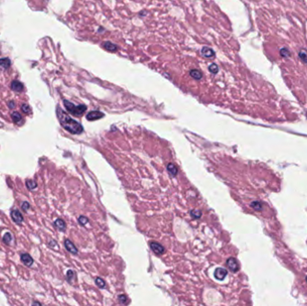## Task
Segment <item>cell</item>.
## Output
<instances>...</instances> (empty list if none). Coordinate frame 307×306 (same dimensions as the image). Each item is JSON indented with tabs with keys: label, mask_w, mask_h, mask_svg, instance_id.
Instances as JSON below:
<instances>
[{
	"label": "cell",
	"mask_w": 307,
	"mask_h": 306,
	"mask_svg": "<svg viewBox=\"0 0 307 306\" xmlns=\"http://www.w3.org/2000/svg\"><path fill=\"white\" fill-rule=\"evenodd\" d=\"M73 275H74V273L71 271V270H69L68 272H67V278H68V279H70V278H72V277H73Z\"/></svg>",
	"instance_id": "cell-27"
},
{
	"label": "cell",
	"mask_w": 307,
	"mask_h": 306,
	"mask_svg": "<svg viewBox=\"0 0 307 306\" xmlns=\"http://www.w3.org/2000/svg\"><path fill=\"white\" fill-rule=\"evenodd\" d=\"M32 305H40V303H37V302H36V303L34 302V303H32Z\"/></svg>",
	"instance_id": "cell-28"
},
{
	"label": "cell",
	"mask_w": 307,
	"mask_h": 306,
	"mask_svg": "<svg viewBox=\"0 0 307 306\" xmlns=\"http://www.w3.org/2000/svg\"><path fill=\"white\" fill-rule=\"evenodd\" d=\"M104 116L103 113H102L101 111L98 110H94V111H91L86 115V119L88 120H96L99 119H102Z\"/></svg>",
	"instance_id": "cell-4"
},
{
	"label": "cell",
	"mask_w": 307,
	"mask_h": 306,
	"mask_svg": "<svg viewBox=\"0 0 307 306\" xmlns=\"http://www.w3.org/2000/svg\"><path fill=\"white\" fill-rule=\"evenodd\" d=\"M298 57L302 60V62L307 63V49H301L298 53Z\"/></svg>",
	"instance_id": "cell-13"
},
{
	"label": "cell",
	"mask_w": 307,
	"mask_h": 306,
	"mask_svg": "<svg viewBox=\"0 0 307 306\" xmlns=\"http://www.w3.org/2000/svg\"><path fill=\"white\" fill-rule=\"evenodd\" d=\"M11 216L13 218V220L16 223V224H21L23 220L22 215L20 213L19 210H13L11 212Z\"/></svg>",
	"instance_id": "cell-7"
},
{
	"label": "cell",
	"mask_w": 307,
	"mask_h": 306,
	"mask_svg": "<svg viewBox=\"0 0 307 306\" xmlns=\"http://www.w3.org/2000/svg\"><path fill=\"white\" fill-rule=\"evenodd\" d=\"M190 75H191V77H193L196 80H199L202 78V74L200 73V71L196 70V69H193L190 71Z\"/></svg>",
	"instance_id": "cell-14"
},
{
	"label": "cell",
	"mask_w": 307,
	"mask_h": 306,
	"mask_svg": "<svg viewBox=\"0 0 307 306\" xmlns=\"http://www.w3.org/2000/svg\"><path fill=\"white\" fill-rule=\"evenodd\" d=\"M190 215H191L193 217H195V218H197V217H200V216H201V214H200V212H199V211H195V210L191 211Z\"/></svg>",
	"instance_id": "cell-22"
},
{
	"label": "cell",
	"mask_w": 307,
	"mask_h": 306,
	"mask_svg": "<svg viewBox=\"0 0 307 306\" xmlns=\"http://www.w3.org/2000/svg\"><path fill=\"white\" fill-rule=\"evenodd\" d=\"M12 119H13V122L19 123V122L21 121V119H22V116H21V114H20L19 112L15 111V112L12 113Z\"/></svg>",
	"instance_id": "cell-16"
},
{
	"label": "cell",
	"mask_w": 307,
	"mask_h": 306,
	"mask_svg": "<svg viewBox=\"0 0 307 306\" xmlns=\"http://www.w3.org/2000/svg\"><path fill=\"white\" fill-rule=\"evenodd\" d=\"M3 241H4V243L10 244V243H11V241H12V235H11V234H10V233H6V234L4 235V237H3Z\"/></svg>",
	"instance_id": "cell-19"
},
{
	"label": "cell",
	"mask_w": 307,
	"mask_h": 306,
	"mask_svg": "<svg viewBox=\"0 0 307 306\" xmlns=\"http://www.w3.org/2000/svg\"><path fill=\"white\" fill-rule=\"evenodd\" d=\"M88 222V219L86 218V217H84V216H80L79 217V223L81 224V225H85L86 223Z\"/></svg>",
	"instance_id": "cell-24"
},
{
	"label": "cell",
	"mask_w": 307,
	"mask_h": 306,
	"mask_svg": "<svg viewBox=\"0 0 307 306\" xmlns=\"http://www.w3.org/2000/svg\"><path fill=\"white\" fill-rule=\"evenodd\" d=\"M102 47L106 49V50H109V51H116L118 49V47L113 44V43H111L109 41H105L102 43Z\"/></svg>",
	"instance_id": "cell-10"
},
{
	"label": "cell",
	"mask_w": 307,
	"mask_h": 306,
	"mask_svg": "<svg viewBox=\"0 0 307 306\" xmlns=\"http://www.w3.org/2000/svg\"><path fill=\"white\" fill-rule=\"evenodd\" d=\"M119 298H120V303H125V301H126V296H119Z\"/></svg>",
	"instance_id": "cell-26"
},
{
	"label": "cell",
	"mask_w": 307,
	"mask_h": 306,
	"mask_svg": "<svg viewBox=\"0 0 307 306\" xmlns=\"http://www.w3.org/2000/svg\"><path fill=\"white\" fill-rule=\"evenodd\" d=\"M65 247H66V249L69 252H71V253H73V254H76V253H77V250H76V248H75V246L69 240H66V241H65Z\"/></svg>",
	"instance_id": "cell-9"
},
{
	"label": "cell",
	"mask_w": 307,
	"mask_h": 306,
	"mask_svg": "<svg viewBox=\"0 0 307 306\" xmlns=\"http://www.w3.org/2000/svg\"><path fill=\"white\" fill-rule=\"evenodd\" d=\"M208 70L211 72V73H213V74H217V72H218V66L216 65V64H211L209 66H208Z\"/></svg>",
	"instance_id": "cell-20"
},
{
	"label": "cell",
	"mask_w": 307,
	"mask_h": 306,
	"mask_svg": "<svg viewBox=\"0 0 307 306\" xmlns=\"http://www.w3.org/2000/svg\"><path fill=\"white\" fill-rule=\"evenodd\" d=\"M150 248L157 255H161V254H163L164 252V248L161 244L156 243H150Z\"/></svg>",
	"instance_id": "cell-5"
},
{
	"label": "cell",
	"mask_w": 307,
	"mask_h": 306,
	"mask_svg": "<svg viewBox=\"0 0 307 306\" xmlns=\"http://www.w3.org/2000/svg\"><path fill=\"white\" fill-rule=\"evenodd\" d=\"M280 55L283 57H289L291 56V53H290V51L287 48H283V49H280Z\"/></svg>",
	"instance_id": "cell-18"
},
{
	"label": "cell",
	"mask_w": 307,
	"mask_h": 306,
	"mask_svg": "<svg viewBox=\"0 0 307 306\" xmlns=\"http://www.w3.org/2000/svg\"><path fill=\"white\" fill-rule=\"evenodd\" d=\"M55 225L57 226V228L60 231H65L66 230V224L63 220L61 219H57L55 221Z\"/></svg>",
	"instance_id": "cell-12"
},
{
	"label": "cell",
	"mask_w": 307,
	"mask_h": 306,
	"mask_svg": "<svg viewBox=\"0 0 307 306\" xmlns=\"http://www.w3.org/2000/svg\"><path fill=\"white\" fill-rule=\"evenodd\" d=\"M21 260H22V261L24 263V265H26V266H31L32 263H33L32 258H31L29 254H27V253H23V254L21 255Z\"/></svg>",
	"instance_id": "cell-8"
},
{
	"label": "cell",
	"mask_w": 307,
	"mask_h": 306,
	"mask_svg": "<svg viewBox=\"0 0 307 306\" xmlns=\"http://www.w3.org/2000/svg\"><path fill=\"white\" fill-rule=\"evenodd\" d=\"M22 111H23L24 113H28V112L30 111V108H29L28 105H26V104H23V105H22Z\"/></svg>",
	"instance_id": "cell-25"
},
{
	"label": "cell",
	"mask_w": 307,
	"mask_h": 306,
	"mask_svg": "<svg viewBox=\"0 0 307 306\" xmlns=\"http://www.w3.org/2000/svg\"><path fill=\"white\" fill-rule=\"evenodd\" d=\"M167 169H168V172H170L171 175L175 176V175L177 174V168H176V166H175L174 164L169 163V164L167 165Z\"/></svg>",
	"instance_id": "cell-15"
},
{
	"label": "cell",
	"mask_w": 307,
	"mask_h": 306,
	"mask_svg": "<svg viewBox=\"0 0 307 306\" xmlns=\"http://www.w3.org/2000/svg\"><path fill=\"white\" fill-rule=\"evenodd\" d=\"M26 186H27V188L29 190H33V189H35L37 187V183L33 180H28L26 181Z\"/></svg>",
	"instance_id": "cell-17"
},
{
	"label": "cell",
	"mask_w": 307,
	"mask_h": 306,
	"mask_svg": "<svg viewBox=\"0 0 307 306\" xmlns=\"http://www.w3.org/2000/svg\"><path fill=\"white\" fill-rule=\"evenodd\" d=\"M29 207H30V204H29L28 202L24 201V202L22 203V210H23V211H27V210L29 209Z\"/></svg>",
	"instance_id": "cell-23"
},
{
	"label": "cell",
	"mask_w": 307,
	"mask_h": 306,
	"mask_svg": "<svg viewBox=\"0 0 307 306\" xmlns=\"http://www.w3.org/2000/svg\"><path fill=\"white\" fill-rule=\"evenodd\" d=\"M64 105H65L66 109L69 112H71L72 114H74L75 116H80V115H82L86 110V106L85 105H77V106H75L72 102H70L68 101H66V100L64 101Z\"/></svg>",
	"instance_id": "cell-2"
},
{
	"label": "cell",
	"mask_w": 307,
	"mask_h": 306,
	"mask_svg": "<svg viewBox=\"0 0 307 306\" xmlns=\"http://www.w3.org/2000/svg\"><path fill=\"white\" fill-rule=\"evenodd\" d=\"M215 278L218 280H224L225 278L226 277L227 275V270H226L225 269H222V268H219V269H217L215 273Z\"/></svg>",
	"instance_id": "cell-6"
},
{
	"label": "cell",
	"mask_w": 307,
	"mask_h": 306,
	"mask_svg": "<svg viewBox=\"0 0 307 306\" xmlns=\"http://www.w3.org/2000/svg\"><path fill=\"white\" fill-rule=\"evenodd\" d=\"M201 51H202V54L206 57H213L215 56V52L213 51V49H211L208 47H204Z\"/></svg>",
	"instance_id": "cell-11"
},
{
	"label": "cell",
	"mask_w": 307,
	"mask_h": 306,
	"mask_svg": "<svg viewBox=\"0 0 307 306\" xmlns=\"http://www.w3.org/2000/svg\"><path fill=\"white\" fill-rule=\"evenodd\" d=\"M57 116L62 127L68 132L72 134H81L83 132L84 129H83L82 125L79 122L75 121V119H73L72 118H70L59 107L57 108Z\"/></svg>",
	"instance_id": "cell-1"
},
{
	"label": "cell",
	"mask_w": 307,
	"mask_h": 306,
	"mask_svg": "<svg viewBox=\"0 0 307 306\" xmlns=\"http://www.w3.org/2000/svg\"><path fill=\"white\" fill-rule=\"evenodd\" d=\"M226 266L228 267V269L232 271V272H236L239 270L240 266L238 261L235 259V258H230L227 260L226 261Z\"/></svg>",
	"instance_id": "cell-3"
},
{
	"label": "cell",
	"mask_w": 307,
	"mask_h": 306,
	"mask_svg": "<svg viewBox=\"0 0 307 306\" xmlns=\"http://www.w3.org/2000/svg\"><path fill=\"white\" fill-rule=\"evenodd\" d=\"M95 283H96V285L99 287H104V286H105V282L102 278H97L95 279Z\"/></svg>",
	"instance_id": "cell-21"
}]
</instances>
